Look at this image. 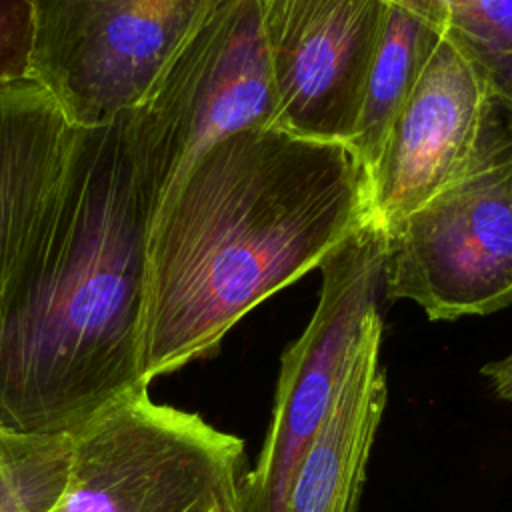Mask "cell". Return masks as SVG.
I'll list each match as a JSON object with an SVG mask.
<instances>
[{"label":"cell","mask_w":512,"mask_h":512,"mask_svg":"<svg viewBox=\"0 0 512 512\" xmlns=\"http://www.w3.org/2000/svg\"><path fill=\"white\" fill-rule=\"evenodd\" d=\"M368 222V168L346 142L272 124L204 148L150 218L144 380L218 352L250 310L320 268Z\"/></svg>","instance_id":"6da1fadb"},{"label":"cell","mask_w":512,"mask_h":512,"mask_svg":"<svg viewBox=\"0 0 512 512\" xmlns=\"http://www.w3.org/2000/svg\"><path fill=\"white\" fill-rule=\"evenodd\" d=\"M156 208L130 114L78 128L58 194L0 300V424L70 438L140 370L146 236Z\"/></svg>","instance_id":"7a4b0ae2"},{"label":"cell","mask_w":512,"mask_h":512,"mask_svg":"<svg viewBox=\"0 0 512 512\" xmlns=\"http://www.w3.org/2000/svg\"><path fill=\"white\" fill-rule=\"evenodd\" d=\"M382 282L430 320L512 302V116L496 100L464 168L384 236Z\"/></svg>","instance_id":"3957f363"},{"label":"cell","mask_w":512,"mask_h":512,"mask_svg":"<svg viewBox=\"0 0 512 512\" xmlns=\"http://www.w3.org/2000/svg\"><path fill=\"white\" fill-rule=\"evenodd\" d=\"M244 440L136 390L70 436L54 512H236Z\"/></svg>","instance_id":"277c9868"},{"label":"cell","mask_w":512,"mask_h":512,"mask_svg":"<svg viewBox=\"0 0 512 512\" xmlns=\"http://www.w3.org/2000/svg\"><path fill=\"white\" fill-rule=\"evenodd\" d=\"M216 0H34L30 80L76 128L134 112Z\"/></svg>","instance_id":"5b68a950"},{"label":"cell","mask_w":512,"mask_h":512,"mask_svg":"<svg viewBox=\"0 0 512 512\" xmlns=\"http://www.w3.org/2000/svg\"><path fill=\"white\" fill-rule=\"evenodd\" d=\"M130 122L156 206L204 148L244 128L272 126L276 98L260 0H216Z\"/></svg>","instance_id":"8992f818"},{"label":"cell","mask_w":512,"mask_h":512,"mask_svg":"<svg viewBox=\"0 0 512 512\" xmlns=\"http://www.w3.org/2000/svg\"><path fill=\"white\" fill-rule=\"evenodd\" d=\"M384 234L364 224L322 264L318 304L286 346L270 424L252 470L240 482L236 512H284L300 462L322 426L350 350L380 314Z\"/></svg>","instance_id":"52a82bcc"},{"label":"cell","mask_w":512,"mask_h":512,"mask_svg":"<svg viewBox=\"0 0 512 512\" xmlns=\"http://www.w3.org/2000/svg\"><path fill=\"white\" fill-rule=\"evenodd\" d=\"M386 0H260L276 126L350 144Z\"/></svg>","instance_id":"ba28073f"},{"label":"cell","mask_w":512,"mask_h":512,"mask_svg":"<svg viewBox=\"0 0 512 512\" xmlns=\"http://www.w3.org/2000/svg\"><path fill=\"white\" fill-rule=\"evenodd\" d=\"M492 96L446 30L370 170V216L386 236L468 162Z\"/></svg>","instance_id":"9c48e42d"},{"label":"cell","mask_w":512,"mask_h":512,"mask_svg":"<svg viewBox=\"0 0 512 512\" xmlns=\"http://www.w3.org/2000/svg\"><path fill=\"white\" fill-rule=\"evenodd\" d=\"M380 344L382 314H376L350 350L326 418L294 476L284 512H358L388 402Z\"/></svg>","instance_id":"30bf717a"},{"label":"cell","mask_w":512,"mask_h":512,"mask_svg":"<svg viewBox=\"0 0 512 512\" xmlns=\"http://www.w3.org/2000/svg\"><path fill=\"white\" fill-rule=\"evenodd\" d=\"M76 130L32 80L0 90V300L58 194Z\"/></svg>","instance_id":"8fae6325"},{"label":"cell","mask_w":512,"mask_h":512,"mask_svg":"<svg viewBox=\"0 0 512 512\" xmlns=\"http://www.w3.org/2000/svg\"><path fill=\"white\" fill-rule=\"evenodd\" d=\"M444 30L446 12L440 0H386L356 134L350 142L368 176Z\"/></svg>","instance_id":"7c38bea8"},{"label":"cell","mask_w":512,"mask_h":512,"mask_svg":"<svg viewBox=\"0 0 512 512\" xmlns=\"http://www.w3.org/2000/svg\"><path fill=\"white\" fill-rule=\"evenodd\" d=\"M68 456L70 438L30 436L0 424V512H54Z\"/></svg>","instance_id":"4fadbf2b"},{"label":"cell","mask_w":512,"mask_h":512,"mask_svg":"<svg viewBox=\"0 0 512 512\" xmlns=\"http://www.w3.org/2000/svg\"><path fill=\"white\" fill-rule=\"evenodd\" d=\"M446 34L512 116V0H440Z\"/></svg>","instance_id":"5bb4252c"},{"label":"cell","mask_w":512,"mask_h":512,"mask_svg":"<svg viewBox=\"0 0 512 512\" xmlns=\"http://www.w3.org/2000/svg\"><path fill=\"white\" fill-rule=\"evenodd\" d=\"M34 0H0V90L30 82Z\"/></svg>","instance_id":"9a60e30c"},{"label":"cell","mask_w":512,"mask_h":512,"mask_svg":"<svg viewBox=\"0 0 512 512\" xmlns=\"http://www.w3.org/2000/svg\"><path fill=\"white\" fill-rule=\"evenodd\" d=\"M492 394L504 402H512V352L500 360L488 362L480 368Z\"/></svg>","instance_id":"2e32d148"}]
</instances>
